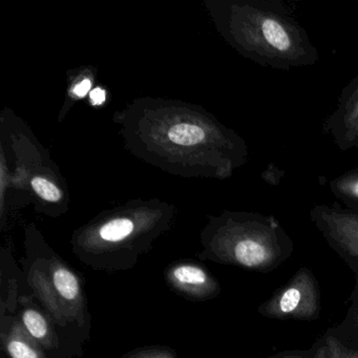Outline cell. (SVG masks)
Returning <instances> with one entry per match:
<instances>
[{
	"label": "cell",
	"mask_w": 358,
	"mask_h": 358,
	"mask_svg": "<svg viewBox=\"0 0 358 358\" xmlns=\"http://www.w3.org/2000/svg\"><path fill=\"white\" fill-rule=\"evenodd\" d=\"M227 9L230 41L245 57L282 71L317 64V49L307 31L280 0H246Z\"/></svg>",
	"instance_id": "cell-1"
},
{
	"label": "cell",
	"mask_w": 358,
	"mask_h": 358,
	"mask_svg": "<svg viewBox=\"0 0 358 358\" xmlns=\"http://www.w3.org/2000/svg\"><path fill=\"white\" fill-rule=\"evenodd\" d=\"M22 263L27 284L52 320L62 328L71 324L85 327L89 314L78 273L54 253L34 255Z\"/></svg>",
	"instance_id": "cell-2"
},
{
	"label": "cell",
	"mask_w": 358,
	"mask_h": 358,
	"mask_svg": "<svg viewBox=\"0 0 358 358\" xmlns=\"http://www.w3.org/2000/svg\"><path fill=\"white\" fill-rule=\"evenodd\" d=\"M272 217L243 215L228 217L205 241L203 259L234 262L247 267L261 265L270 255V243L278 238Z\"/></svg>",
	"instance_id": "cell-3"
},
{
	"label": "cell",
	"mask_w": 358,
	"mask_h": 358,
	"mask_svg": "<svg viewBox=\"0 0 358 358\" xmlns=\"http://www.w3.org/2000/svg\"><path fill=\"white\" fill-rule=\"evenodd\" d=\"M164 278L173 292L189 301H206L219 292L217 280L196 262H175L167 266Z\"/></svg>",
	"instance_id": "cell-4"
},
{
	"label": "cell",
	"mask_w": 358,
	"mask_h": 358,
	"mask_svg": "<svg viewBox=\"0 0 358 358\" xmlns=\"http://www.w3.org/2000/svg\"><path fill=\"white\" fill-rule=\"evenodd\" d=\"M358 119V75L341 91L334 112L322 123V131L343 152Z\"/></svg>",
	"instance_id": "cell-5"
},
{
	"label": "cell",
	"mask_w": 358,
	"mask_h": 358,
	"mask_svg": "<svg viewBox=\"0 0 358 358\" xmlns=\"http://www.w3.org/2000/svg\"><path fill=\"white\" fill-rule=\"evenodd\" d=\"M311 217L318 227L337 242L357 246L358 213L336 207L317 205L312 209Z\"/></svg>",
	"instance_id": "cell-6"
},
{
	"label": "cell",
	"mask_w": 358,
	"mask_h": 358,
	"mask_svg": "<svg viewBox=\"0 0 358 358\" xmlns=\"http://www.w3.org/2000/svg\"><path fill=\"white\" fill-rule=\"evenodd\" d=\"M0 341L10 358H45L43 345L29 334L15 316H0Z\"/></svg>",
	"instance_id": "cell-7"
},
{
	"label": "cell",
	"mask_w": 358,
	"mask_h": 358,
	"mask_svg": "<svg viewBox=\"0 0 358 358\" xmlns=\"http://www.w3.org/2000/svg\"><path fill=\"white\" fill-rule=\"evenodd\" d=\"M33 296H20L22 306L20 320L29 334L41 343L45 350L58 347V337L54 329L53 320L33 303Z\"/></svg>",
	"instance_id": "cell-8"
},
{
	"label": "cell",
	"mask_w": 358,
	"mask_h": 358,
	"mask_svg": "<svg viewBox=\"0 0 358 358\" xmlns=\"http://www.w3.org/2000/svg\"><path fill=\"white\" fill-rule=\"evenodd\" d=\"M329 187L335 198L358 213V165L331 180Z\"/></svg>",
	"instance_id": "cell-9"
},
{
	"label": "cell",
	"mask_w": 358,
	"mask_h": 358,
	"mask_svg": "<svg viewBox=\"0 0 358 358\" xmlns=\"http://www.w3.org/2000/svg\"><path fill=\"white\" fill-rule=\"evenodd\" d=\"M169 137L173 143L190 146L200 143L205 139V131L196 125L178 124L171 127Z\"/></svg>",
	"instance_id": "cell-10"
},
{
	"label": "cell",
	"mask_w": 358,
	"mask_h": 358,
	"mask_svg": "<svg viewBox=\"0 0 358 358\" xmlns=\"http://www.w3.org/2000/svg\"><path fill=\"white\" fill-rule=\"evenodd\" d=\"M121 358H178V355L167 345H148L131 350Z\"/></svg>",
	"instance_id": "cell-11"
},
{
	"label": "cell",
	"mask_w": 358,
	"mask_h": 358,
	"mask_svg": "<svg viewBox=\"0 0 358 358\" xmlns=\"http://www.w3.org/2000/svg\"><path fill=\"white\" fill-rule=\"evenodd\" d=\"M32 187L41 198L49 202H58L62 198V192L57 186L43 178H34L32 180Z\"/></svg>",
	"instance_id": "cell-12"
},
{
	"label": "cell",
	"mask_w": 358,
	"mask_h": 358,
	"mask_svg": "<svg viewBox=\"0 0 358 358\" xmlns=\"http://www.w3.org/2000/svg\"><path fill=\"white\" fill-rule=\"evenodd\" d=\"M301 301V293L297 289H289L280 299V308L285 313L293 311Z\"/></svg>",
	"instance_id": "cell-13"
},
{
	"label": "cell",
	"mask_w": 358,
	"mask_h": 358,
	"mask_svg": "<svg viewBox=\"0 0 358 358\" xmlns=\"http://www.w3.org/2000/svg\"><path fill=\"white\" fill-rule=\"evenodd\" d=\"M352 148H358V119L355 125H354L351 135L348 138L343 152H347V150H352Z\"/></svg>",
	"instance_id": "cell-14"
},
{
	"label": "cell",
	"mask_w": 358,
	"mask_h": 358,
	"mask_svg": "<svg viewBox=\"0 0 358 358\" xmlns=\"http://www.w3.org/2000/svg\"><path fill=\"white\" fill-rule=\"evenodd\" d=\"M91 81L89 79H85V80L81 81L78 85L74 89L75 95L78 96V97H83V96L87 95L89 93L90 90H91Z\"/></svg>",
	"instance_id": "cell-15"
},
{
	"label": "cell",
	"mask_w": 358,
	"mask_h": 358,
	"mask_svg": "<svg viewBox=\"0 0 358 358\" xmlns=\"http://www.w3.org/2000/svg\"><path fill=\"white\" fill-rule=\"evenodd\" d=\"M91 99L93 100L94 104L99 106L106 100V93L101 89L93 90L91 93Z\"/></svg>",
	"instance_id": "cell-16"
}]
</instances>
